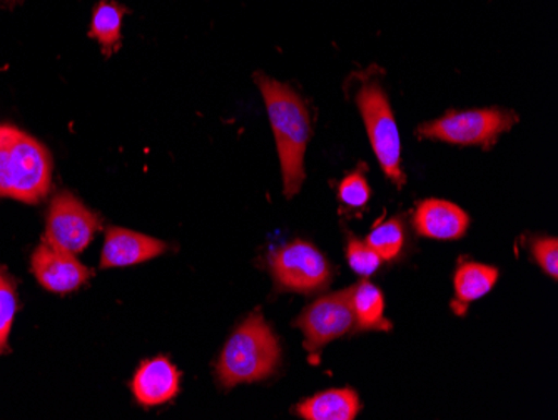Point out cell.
I'll return each instance as SVG.
<instances>
[{
	"mask_svg": "<svg viewBox=\"0 0 558 420\" xmlns=\"http://www.w3.org/2000/svg\"><path fill=\"white\" fill-rule=\"evenodd\" d=\"M416 231L434 240H459L469 230L470 218L460 206L445 200H425L413 218Z\"/></svg>",
	"mask_w": 558,
	"mask_h": 420,
	"instance_id": "cell-12",
	"label": "cell"
},
{
	"mask_svg": "<svg viewBox=\"0 0 558 420\" xmlns=\"http://www.w3.org/2000/svg\"><path fill=\"white\" fill-rule=\"evenodd\" d=\"M49 149L12 124H0V197L36 205L52 188Z\"/></svg>",
	"mask_w": 558,
	"mask_h": 420,
	"instance_id": "cell-2",
	"label": "cell"
},
{
	"mask_svg": "<svg viewBox=\"0 0 558 420\" xmlns=\"http://www.w3.org/2000/svg\"><path fill=\"white\" fill-rule=\"evenodd\" d=\"M362 410L353 388H329L298 404L296 416L306 420H353Z\"/></svg>",
	"mask_w": 558,
	"mask_h": 420,
	"instance_id": "cell-13",
	"label": "cell"
},
{
	"mask_svg": "<svg viewBox=\"0 0 558 420\" xmlns=\"http://www.w3.org/2000/svg\"><path fill=\"white\" fill-rule=\"evenodd\" d=\"M181 374L168 357L144 360L137 367L131 391L134 399L143 407L162 406L174 399L180 392Z\"/></svg>",
	"mask_w": 558,
	"mask_h": 420,
	"instance_id": "cell-11",
	"label": "cell"
},
{
	"mask_svg": "<svg viewBox=\"0 0 558 420\" xmlns=\"http://www.w3.org/2000/svg\"><path fill=\"white\" fill-rule=\"evenodd\" d=\"M125 9L114 0H100L93 12L89 37L96 39L106 56H111L122 40Z\"/></svg>",
	"mask_w": 558,
	"mask_h": 420,
	"instance_id": "cell-16",
	"label": "cell"
},
{
	"mask_svg": "<svg viewBox=\"0 0 558 420\" xmlns=\"http://www.w3.org/2000/svg\"><path fill=\"white\" fill-rule=\"evenodd\" d=\"M347 259L350 263L351 268L362 277H369L375 274L378 269L381 259L375 250L369 249L365 241L356 240V238H350L348 243Z\"/></svg>",
	"mask_w": 558,
	"mask_h": 420,
	"instance_id": "cell-19",
	"label": "cell"
},
{
	"mask_svg": "<svg viewBox=\"0 0 558 420\" xmlns=\"http://www.w3.org/2000/svg\"><path fill=\"white\" fill-rule=\"evenodd\" d=\"M269 272L276 288L296 293L325 290L333 278L326 256L308 241L294 240L269 253Z\"/></svg>",
	"mask_w": 558,
	"mask_h": 420,
	"instance_id": "cell-6",
	"label": "cell"
},
{
	"mask_svg": "<svg viewBox=\"0 0 558 420\" xmlns=\"http://www.w3.org/2000/svg\"><path fill=\"white\" fill-rule=\"evenodd\" d=\"M31 268L40 287L59 295L77 290L93 277L90 268L83 265L75 255L59 249L46 238L34 250Z\"/></svg>",
	"mask_w": 558,
	"mask_h": 420,
	"instance_id": "cell-9",
	"label": "cell"
},
{
	"mask_svg": "<svg viewBox=\"0 0 558 420\" xmlns=\"http://www.w3.org/2000/svg\"><path fill=\"white\" fill-rule=\"evenodd\" d=\"M532 253L545 274L550 275L554 280L558 278V243L557 238H535L532 241Z\"/></svg>",
	"mask_w": 558,
	"mask_h": 420,
	"instance_id": "cell-21",
	"label": "cell"
},
{
	"mask_svg": "<svg viewBox=\"0 0 558 420\" xmlns=\"http://www.w3.org/2000/svg\"><path fill=\"white\" fill-rule=\"evenodd\" d=\"M99 216L87 208L71 191H61L50 203L46 219V240L77 255L89 247L100 230Z\"/></svg>",
	"mask_w": 558,
	"mask_h": 420,
	"instance_id": "cell-7",
	"label": "cell"
},
{
	"mask_svg": "<svg viewBox=\"0 0 558 420\" xmlns=\"http://www.w3.org/2000/svg\"><path fill=\"white\" fill-rule=\"evenodd\" d=\"M279 360L278 337L262 313L253 312L222 347L216 362V377L225 388L263 381L275 374Z\"/></svg>",
	"mask_w": 558,
	"mask_h": 420,
	"instance_id": "cell-3",
	"label": "cell"
},
{
	"mask_svg": "<svg viewBox=\"0 0 558 420\" xmlns=\"http://www.w3.org/2000/svg\"><path fill=\"white\" fill-rule=\"evenodd\" d=\"M356 103L379 166L398 188L403 187L407 178L401 168L400 133L387 93L378 81H366L360 87Z\"/></svg>",
	"mask_w": 558,
	"mask_h": 420,
	"instance_id": "cell-5",
	"label": "cell"
},
{
	"mask_svg": "<svg viewBox=\"0 0 558 420\" xmlns=\"http://www.w3.org/2000/svg\"><path fill=\"white\" fill-rule=\"evenodd\" d=\"M255 83L262 91L278 146L284 196L293 197L303 187L304 155L312 140V118L300 94L263 72H256Z\"/></svg>",
	"mask_w": 558,
	"mask_h": 420,
	"instance_id": "cell-1",
	"label": "cell"
},
{
	"mask_svg": "<svg viewBox=\"0 0 558 420\" xmlns=\"http://www.w3.org/2000/svg\"><path fill=\"white\" fill-rule=\"evenodd\" d=\"M338 193H340V200L344 205L350 206V208H362L368 203L372 191H369L365 175L362 171H356L351 172L341 181Z\"/></svg>",
	"mask_w": 558,
	"mask_h": 420,
	"instance_id": "cell-20",
	"label": "cell"
},
{
	"mask_svg": "<svg viewBox=\"0 0 558 420\" xmlns=\"http://www.w3.org/2000/svg\"><path fill=\"white\" fill-rule=\"evenodd\" d=\"M365 243L375 250L381 260H393L400 255L404 243V230L400 219H387L384 224L373 228L366 237Z\"/></svg>",
	"mask_w": 558,
	"mask_h": 420,
	"instance_id": "cell-18",
	"label": "cell"
},
{
	"mask_svg": "<svg viewBox=\"0 0 558 420\" xmlns=\"http://www.w3.org/2000/svg\"><path fill=\"white\" fill-rule=\"evenodd\" d=\"M351 305L359 331H391L390 320L385 319L384 293L372 281L351 287Z\"/></svg>",
	"mask_w": 558,
	"mask_h": 420,
	"instance_id": "cell-15",
	"label": "cell"
},
{
	"mask_svg": "<svg viewBox=\"0 0 558 420\" xmlns=\"http://www.w3.org/2000/svg\"><path fill=\"white\" fill-rule=\"evenodd\" d=\"M4 2H15V0H4Z\"/></svg>",
	"mask_w": 558,
	"mask_h": 420,
	"instance_id": "cell-22",
	"label": "cell"
},
{
	"mask_svg": "<svg viewBox=\"0 0 558 420\" xmlns=\"http://www.w3.org/2000/svg\"><path fill=\"white\" fill-rule=\"evenodd\" d=\"M294 325L303 331L304 349L312 353L343 337L354 325L351 288L319 297L301 312Z\"/></svg>",
	"mask_w": 558,
	"mask_h": 420,
	"instance_id": "cell-8",
	"label": "cell"
},
{
	"mask_svg": "<svg viewBox=\"0 0 558 420\" xmlns=\"http://www.w3.org/2000/svg\"><path fill=\"white\" fill-rule=\"evenodd\" d=\"M17 310V285L8 269L0 266V353L9 352V335Z\"/></svg>",
	"mask_w": 558,
	"mask_h": 420,
	"instance_id": "cell-17",
	"label": "cell"
},
{
	"mask_svg": "<svg viewBox=\"0 0 558 420\" xmlns=\"http://www.w3.org/2000/svg\"><path fill=\"white\" fill-rule=\"evenodd\" d=\"M519 116L510 109L488 108L448 111L435 121L423 122L418 134L426 140L490 149L498 137L515 127Z\"/></svg>",
	"mask_w": 558,
	"mask_h": 420,
	"instance_id": "cell-4",
	"label": "cell"
},
{
	"mask_svg": "<svg viewBox=\"0 0 558 420\" xmlns=\"http://www.w3.org/2000/svg\"><path fill=\"white\" fill-rule=\"evenodd\" d=\"M498 280V268L482 263L465 262L459 266L454 274V297L451 309L454 313L463 315L470 303L482 299Z\"/></svg>",
	"mask_w": 558,
	"mask_h": 420,
	"instance_id": "cell-14",
	"label": "cell"
},
{
	"mask_svg": "<svg viewBox=\"0 0 558 420\" xmlns=\"http://www.w3.org/2000/svg\"><path fill=\"white\" fill-rule=\"evenodd\" d=\"M168 244L158 238L147 237L128 228L111 227L106 231L105 247L100 252V268H125L158 259Z\"/></svg>",
	"mask_w": 558,
	"mask_h": 420,
	"instance_id": "cell-10",
	"label": "cell"
}]
</instances>
